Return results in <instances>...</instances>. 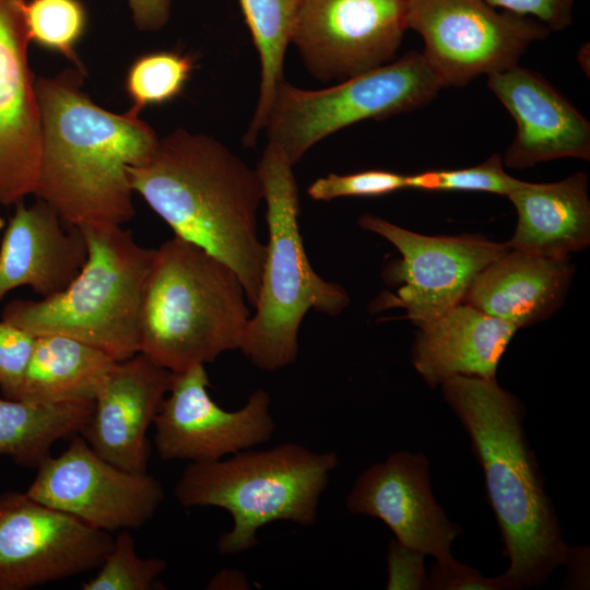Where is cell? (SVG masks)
I'll list each match as a JSON object with an SVG mask.
<instances>
[{
    "instance_id": "obj_1",
    "label": "cell",
    "mask_w": 590,
    "mask_h": 590,
    "mask_svg": "<svg viewBox=\"0 0 590 590\" xmlns=\"http://www.w3.org/2000/svg\"><path fill=\"white\" fill-rule=\"evenodd\" d=\"M83 74L35 81L42 134L34 194L70 226H120L135 214L128 167L145 162L160 138L139 115L96 105Z\"/></svg>"
},
{
    "instance_id": "obj_2",
    "label": "cell",
    "mask_w": 590,
    "mask_h": 590,
    "mask_svg": "<svg viewBox=\"0 0 590 590\" xmlns=\"http://www.w3.org/2000/svg\"><path fill=\"white\" fill-rule=\"evenodd\" d=\"M133 192L173 229L227 263L248 303L259 294L266 245L257 210L263 187L257 169L213 137L184 129L160 138L152 155L128 167Z\"/></svg>"
},
{
    "instance_id": "obj_3",
    "label": "cell",
    "mask_w": 590,
    "mask_h": 590,
    "mask_svg": "<svg viewBox=\"0 0 590 590\" xmlns=\"http://www.w3.org/2000/svg\"><path fill=\"white\" fill-rule=\"evenodd\" d=\"M445 402L471 440L485 479L509 559L500 575L506 590L543 585L571 548L560 524L524 428V408L496 378L455 376L441 384Z\"/></svg>"
},
{
    "instance_id": "obj_4",
    "label": "cell",
    "mask_w": 590,
    "mask_h": 590,
    "mask_svg": "<svg viewBox=\"0 0 590 590\" xmlns=\"http://www.w3.org/2000/svg\"><path fill=\"white\" fill-rule=\"evenodd\" d=\"M236 272L174 236L155 249L139 323V353L179 373L239 350L251 316Z\"/></svg>"
},
{
    "instance_id": "obj_5",
    "label": "cell",
    "mask_w": 590,
    "mask_h": 590,
    "mask_svg": "<svg viewBox=\"0 0 590 590\" xmlns=\"http://www.w3.org/2000/svg\"><path fill=\"white\" fill-rule=\"evenodd\" d=\"M292 168L281 149L271 143L256 168L263 187L269 238L256 311L239 350L263 370L296 361L298 329L310 309L335 316L350 303L342 286L324 281L309 263L298 227V188Z\"/></svg>"
},
{
    "instance_id": "obj_6",
    "label": "cell",
    "mask_w": 590,
    "mask_h": 590,
    "mask_svg": "<svg viewBox=\"0 0 590 590\" xmlns=\"http://www.w3.org/2000/svg\"><path fill=\"white\" fill-rule=\"evenodd\" d=\"M333 451L317 452L284 442L266 450H244L226 459L191 462L174 494L184 507H217L233 520L216 543L222 554L252 548L258 530L274 521L311 526L330 473Z\"/></svg>"
},
{
    "instance_id": "obj_7",
    "label": "cell",
    "mask_w": 590,
    "mask_h": 590,
    "mask_svg": "<svg viewBox=\"0 0 590 590\" xmlns=\"http://www.w3.org/2000/svg\"><path fill=\"white\" fill-rule=\"evenodd\" d=\"M87 259L61 292L39 300L14 299L2 320L31 334H60L95 346L116 361L139 353L142 296L155 249L120 226L80 228Z\"/></svg>"
},
{
    "instance_id": "obj_8",
    "label": "cell",
    "mask_w": 590,
    "mask_h": 590,
    "mask_svg": "<svg viewBox=\"0 0 590 590\" xmlns=\"http://www.w3.org/2000/svg\"><path fill=\"white\" fill-rule=\"evenodd\" d=\"M442 84L422 52L397 60L339 84L304 90L283 81L266 123L268 143L294 166L316 143L353 123L411 111L428 104Z\"/></svg>"
},
{
    "instance_id": "obj_9",
    "label": "cell",
    "mask_w": 590,
    "mask_h": 590,
    "mask_svg": "<svg viewBox=\"0 0 590 590\" xmlns=\"http://www.w3.org/2000/svg\"><path fill=\"white\" fill-rule=\"evenodd\" d=\"M406 26L423 38L422 55L442 87L518 66L530 45L551 33L538 20L485 0H406Z\"/></svg>"
},
{
    "instance_id": "obj_10",
    "label": "cell",
    "mask_w": 590,
    "mask_h": 590,
    "mask_svg": "<svg viewBox=\"0 0 590 590\" xmlns=\"http://www.w3.org/2000/svg\"><path fill=\"white\" fill-rule=\"evenodd\" d=\"M36 469L28 496L109 533L141 528L164 500L157 479L108 462L80 434Z\"/></svg>"
},
{
    "instance_id": "obj_11",
    "label": "cell",
    "mask_w": 590,
    "mask_h": 590,
    "mask_svg": "<svg viewBox=\"0 0 590 590\" xmlns=\"http://www.w3.org/2000/svg\"><path fill=\"white\" fill-rule=\"evenodd\" d=\"M109 532L25 493L0 494V590H25L98 568Z\"/></svg>"
},
{
    "instance_id": "obj_12",
    "label": "cell",
    "mask_w": 590,
    "mask_h": 590,
    "mask_svg": "<svg viewBox=\"0 0 590 590\" xmlns=\"http://www.w3.org/2000/svg\"><path fill=\"white\" fill-rule=\"evenodd\" d=\"M358 224L386 238L401 253L402 259L387 269V278L401 285L397 295L380 304L382 308H404L416 326L462 303L474 278L509 250L506 243L480 235L417 234L376 215H362Z\"/></svg>"
},
{
    "instance_id": "obj_13",
    "label": "cell",
    "mask_w": 590,
    "mask_h": 590,
    "mask_svg": "<svg viewBox=\"0 0 590 590\" xmlns=\"http://www.w3.org/2000/svg\"><path fill=\"white\" fill-rule=\"evenodd\" d=\"M405 31L406 0H303L291 43L312 76L344 81L391 62Z\"/></svg>"
},
{
    "instance_id": "obj_14",
    "label": "cell",
    "mask_w": 590,
    "mask_h": 590,
    "mask_svg": "<svg viewBox=\"0 0 590 590\" xmlns=\"http://www.w3.org/2000/svg\"><path fill=\"white\" fill-rule=\"evenodd\" d=\"M204 365L173 373L170 388L154 420V444L163 460L206 462L269 440L275 429L269 393L259 389L236 411L210 396Z\"/></svg>"
},
{
    "instance_id": "obj_15",
    "label": "cell",
    "mask_w": 590,
    "mask_h": 590,
    "mask_svg": "<svg viewBox=\"0 0 590 590\" xmlns=\"http://www.w3.org/2000/svg\"><path fill=\"white\" fill-rule=\"evenodd\" d=\"M346 508L380 519L399 543L435 559L450 556L451 544L462 533L432 493L423 453L397 451L367 468L347 494Z\"/></svg>"
},
{
    "instance_id": "obj_16",
    "label": "cell",
    "mask_w": 590,
    "mask_h": 590,
    "mask_svg": "<svg viewBox=\"0 0 590 590\" xmlns=\"http://www.w3.org/2000/svg\"><path fill=\"white\" fill-rule=\"evenodd\" d=\"M27 0H0V205L34 194L40 158V113L28 64Z\"/></svg>"
},
{
    "instance_id": "obj_17",
    "label": "cell",
    "mask_w": 590,
    "mask_h": 590,
    "mask_svg": "<svg viewBox=\"0 0 590 590\" xmlns=\"http://www.w3.org/2000/svg\"><path fill=\"white\" fill-rule=\"evenodd\" d=\"M173 373L142 353L117 361L103 379L80 435L108 462L146 472L148 430L172 385Z\"/></svg>"
},
{
    "instance_id": "obj_18",
    "label": "cell",
    "mask_w": 590,
    "mask_h": 590,
    "mask_svg": "<svg viewBox=\"0 0 590 590\" xmlns=\"http://www.w3.org/2000/svg\"><path fill=\"white\" fill-rule=\"evenodd\" d=\"M487 86L514 118L505 166L532 167L557 158L590 160V122L539 73L515 66L487 75Z\"/></svg>"
},
{
    "instance_id": "obj_19",
    "label": "cell",
    "mask_w": 590,
    "mask_h": 590,
    "mask_svg": "<svg viewBox=\"0 0 590 590\" xmlns=\"http://www.w3.org/2000/svg\"><path fill=\"white\" fill-rule=\"evenodd\" d=\"M86 259L80 228L39 199L31 205L20 201L0 245V299L22 286L50 297L69 285Z\"/></svg>"
},
{
    "instance_id": "obj_20",
    "label": "cell",
    "mask_w": 590,
    "mask_h": 590,
    "mask_svg": "<svg viewBox=\"0 0 590 590\" xmlns=\"http://www.w3.org/2000/svg\"><path fill=\"white\" fill-rule=\"evenodd\" d=\"M417 328L412 363L430 387L455 376L496 378L499 361L519 329L465 303Z\"/></svg>"
},
{
    "instance_id": "obj_21",
    "label": "cell",
    "mask_w": 590,
    "mask_h": 590,
    "mask_svg": "<svg viewBox=\"0 0 590 590\" xmlns=\"http://www.w3.org/2000/svg\"><path fill=\"white\" fill-rule=\"evenodd\" d=\"M569 260L509 249L474 278L462 303L518 328L542 321L564 300Z\"/></svg>"
},
{
    "instance_id": "obj_22",
    "label": "cell",
    "mask_w": 590,
    "mask_h": 590,
    "mask_svg": "<svg viewBox=\"0 0 590 590\" xmlns=\"http://www.w3.org/2000/svg\"><path fill=\"white\" fill-rule=\"evenodd\" d=\"M517 212L509 249L569 257L590 243L588 176L578 172L554 182H528L507 197Z\"/></svg>"
},
{
    "instance_id": "obj_23",
    "label": "cell",
    "mask_w": 590,
    "mask_h": 590,
    "mask_svg": "<svg viewBox=\"0 0 590 590\" xmlns=\"http://www.w3.org/2000/svg\"><path fill=\"white\" fill-rule=\"evenodd\" d=\"M116 362L80 340L37 335L15 400L35 404L93 402Z\"/></svg>"
},
{
    "instance_id": "obj_24",
    "label": "cell",
    "mask_w": 590,
    "mask_h": 590,
    "mask_svg": "<svg viewBox=\"0 0 590 590\" xmlns=\"http://www.w3.org/2000/svg\"><path fill=\"white\" fill-rule=\"evenodd\" d=\"M93 402L35 404L0 398V456L37 468L55 442L81 433Z\"/></svg>"
},
{
    "instance_id": "obj_25",
    "label": "cell",
    "mask_w": 590,
    "mask_h": 590,
    "mask_svg": "<svg viewBox=\"0 0 590 590\" xmlns=\"http://www.w3.org/2000/svg\"><path fill=\"white\" fill-rule=\"evenodd\" d=\"M303 0H239L260 61L257 106L243 138L245 146H255L266 128L276 90L283 80L285 52Z\"/></svg>"
},
{
    "instance_id": "obj_26",
    "label": "cell",
    "mask_w": 590,
    "mask_h": 590,
    "mask_svg": "<svg viewBox=\"0 0 590 590\" xmlns=\"http://www.w3.org/2000/svg\"><path fill=\"white\" fill-rule=\"evenodd\" d=\"M193 68L191 56L176 51H155L137 58L126 76V92L132 103L129 111L139 115L148 106L176 98Z\"/></svg>"
},
{
    "instance_id": "obj_27",
    "label": "cell",
    "mask_w": 590,
    "mask_h": 590,
    "mask_svg": "<svg viewBox=\"0 0 590 590\" xmlns=\"http://www.w3.org/2000/svg\"><path fill=\"white\" fill-rule=\"evenodd\" d=\"M24 15L30 40L63 55L82 69L75 47L87 20L80 0H27Z\"/></svg>"
},
{
    "instance_id": "obj_28",
    "label": "cell",
    "mask_w": 590,
    "mask_h": 590,
    "mask_svg": "<svg viewBox=\"0 0 590 590\" xmlns=\"http://www.w3.org/2000/svg\"><path fill=\"white\" fill-rule=\"evenodd\" d=\"M167 568L160 557L138 555L129 530H120L96 575L82 583V590H153L158 576Z\"/></svg>"
},
{
    "instance_id": "obj_29",
    "label": "cell",
    "mask_w": 590,
    "mask_h": 590,
    "mask_svg": "<svg viewBox=\"0 0 590 590\" xmlns=\"http://www.w3.org/2000/svg\"><path fill=\"white\" fill-rule=\"evenodd\" d=\"M504 169L503 155L494 153L483 163L459 169L426 170L406 175V186L426 191H479L508 197L521 186Z\"/></svg>"
},
{
    "instance_id": "obj_30",
    "label": "cell",
    "mask_w": 590,
    "mask_h": 590,
    "mask_svg": "<svg viewBox=\"0 0 590 590\" xmlns=\"http://www.w3.org/2000/svg\"><path fill=\"white\" fill-rule=\"evenodd\" d=\"M408 188L406 175L371 169L347 175L329 174L308 187V194L317 201L343 197H376Z\"/></svg>"
},
{
    "instance_id": "obj_31",
    "label": "cell",
    "mask_w": 590,
    "mask_h": 590,
    "mask_svg": "<svg viewBox=\"0 0 590 590\" xmlns=\"http://www.w3.org/2000/svg\"><path fill=\"white\" fill-rule=\"evenodd\" d=\"M35 339L30 332L1 319L0 390L4 398L16 399Z\"/></svg>"
},
{
    "instance_id": "obj_32",
    "label": "cell",
    "mask_w": 590,
    "mask_h": 590,
    "mask_svg": "<svg viewBox=\"0 0 590 590\" xmlns=\"http://www.w3.org/2000/svg\"><path fill=\"white\" fill-rule=\"evenodd\" d=\"M427 578L429 590H506L502 576L485 577L451 555L435 559Z\"/></svg>"
},
{
    "instance_id": "obj_33",
    "label": "cell",
    "mask_w": 590,
    "mask_h": 590,
    "mask_svg": "<svg viewBox=\"0 0 590 590\" xmlns=\"http://www.w3.org/2000/svg\"><path fill=\"white\" fill-rule=\"evenodd\" d=\"M425 556V554L399 543L396 539L392 540L387 555V589H428V578L424 565Z\"/></svg>"
},
{
    "instance_id": "obj_34",
    "label": "cell",
    "mask_w": 590,
    "mask_h": 590,
    "mask_svg": "<svg viewBox=\"0 0 590 590\" xmlns=\"http://www.w3.org/2000/svg\"><path fill=\"white\" fill-rule=\"evenodd\" d=\"M487 3L516 14L530 16L550 32L567 28L574 20L575 0H485Z\"/></svg>"
},
{
    "instance_id": "obj_35",
    "label": "cell",
    "mask_w": 590,
    "mask_h": 590,
    "mask_svg": "<svg viewBox=\"0 0 590 590\" xmlns=\"http://www.w3.org/2000/svg\"><path fill=\"white\" fill-rule=\"evenodd\" d=\"M134 25L143 32H156L169 20L172 0H127Z\"/></svg>"
},
{
    "instance_id": "obj_36",
    "label": "cell",
    "mask_w": 590,
    "mask_h": 590,
    "mask_svg": "<svg viewBox=\"0 0 590 590\" xmlns=\"http://www.w3.org/2000/svg\"><path fill=\"white\" fill-rule=\"evenodd\" d=\"M239 589L246 588L248 586L244 576L236 570H222L217 573L208 583V589Z\"/></svg>"
}]
</instances>
